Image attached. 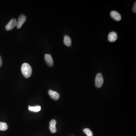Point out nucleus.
<instances>
[{"mask_svg": "<svg viewBox=\"0 0 136 136\" xmlns=\"http://www.w3.org/2000/svg\"><path fill=\"white\" fill-rule=\"evenodd\" d=\"M22 73L25 78H30L32 73V69L31 67L27 63H23L21 67Z\"/></svg>", "mask_w": 136, "mask_h": 136, "instance_id": "nucleus-1", "label": "nucleus"}, {"mask_svg": "<svg viewBox=\"0 0 136 136\" xmlns=\"http://www.w3.org/2000/svg\"><path fill=\"white\" fill-rule=\"evenodd\" d=\"M95 85L98 88L102 87L104 83V79L103 75L101 73L97 74L95 79Z\"/></svg>", "mask_w": 136, "mask_h": 136, "instance_id": "nucleus-2", "label": "nucleus"}, {"mask_svg": "<svg viewBox=\"0 0 136 136\" xmlns=\"http://www.w3.org/2000/svg\"><path fill=\"white\" fill-rule=\"evenodd\" d=\"M17 23V21L16 19H11L5 27L6 30L9 31V30H11L13 29L14 27L16 26Z\"/></svg>", "mask_w": 136, "mask_h": 136, "instance_id": "nucleus-3", "label": "nucleus"}, {"mask_svg": "<svg viewBox=\"0 0 136 136\" xmlns=\"http://www.w3.org/2000/svg\"><path fill=\"white\" fill-rule=\"evenodd\" d=\"M27 20V17L25 15L21 14L19 18L18 21L17 22V26L18 29L21 28L23 23L25 22Z\"/></svg>", "mask_w": 136, "mask_h": 136, "instance_id": "nucleus-4", "label": "nucleus"}, {"mask_svg": "<svg viewBox=\"0 0 136 136\" xmlns=\"http://www.w3.org/2000/svg\"><path fill=\"white\" fill-rule=\"evenodd\" d=\"M110 15L111 17L116 21H120L121 19V15L118 12L116 11H112L110 13Z\"/></svg>", "mask_w": 136, "mask_h": 136, "instance_id": "nucleus-5", "label": "nucleus"}, {"mask_svg": "<svg viewBox=\"0 0 136 136\" xmlns=\"http://www.w3.org/2000/svg\"><path fill=\"white\" fill-rule=\"evenodd\" d=\"M45 59L48 65L51 67L53 66V61L50 54H45Z\"/></svg>", "mask_w": 136, "mask_h": 136, "instance_id": "nucleus-6", "label": "nucleus"}, {"mask_svg": "<svg viewBox=\"0 0 136 136\" xmlns=\"http://www.w3.org/2000/svg\"><path fill=\"white\" fill-rule=\"evenodd\" d=\"M118 36L116 33L115 31L110 32L108 36V39L109 41L110 42H114L116 41L117 39Z\"/></svg>", "mask_w": 136, "mask_h": 136, "instance_id": "nucleus-7", "label": "nucleus"}, {"mask_svg": "<svg viewBox=\"0 0 136 136\" xmlns=\"http://www.w3.org/2000/svg\"><path fill=\"white\" fill-rule=\"evenodd\" d=\"M49 94L51 98L54 100H57L60 98L59 94L55 91L50 90L49 91Z\"/></svg>", "mask_w": 136, "mask_h": 136, "instance_id": "nucleus-8", "label": "nucleus"}, {"mask_svg": "<svg viewBox=\"0 0 136 136\" xmlns=\"http://www.w3.org/2000/svg\"><path fill=\"white\" fill-rule=\"evenodd\" d=\"M56 121L54 119H52L50 121L49 129H50L52 133H55L57 131V129L56 127Z\"/></svg>", "mask_w": 136, "mask_h": 136, "instance_id": "nucleus-9", "label": "nucleus"}, {"mask_svg": "<svg viewBox=\"0 0 136 136\" xmlns=\"http://www.w3.org/2000/svg\"><path fill=\"white\" fill-rule=\"evenodd\" d=\"M63 42L64 44L67 47H70L72 45V40L69 36L65 35L64 37Z\"/></svg>", "mask_w": 136, "mask_h": 136, "instance_id": "nucleus-10", "label": "nucleus"}, {"mask_svg": "<svg viewBox=\"0 0 136 136\" xmlns=\"http://www.w3.org/2000/svg\"><path fill=\"white\" fill-rule=\"evenodd\" d=\"M8 126L6 123L0 122V130L5 131L8 129Z\"/></svg>", "mask_w": 136, "mask_h": 136, "instance_id": "nucleus-11", "label": "nucleus"}, {"mask_svg": "<svg viewBox=\"0 0 136 136\" xmlns=\"http://www.w3.org/2000/svg\"><path fill=\"white\" fill-rule=\"evenodd\" d=\"M29 109L31 111L34 112H38L40 111L41 107L40 106H35V107H30L29 106Z\"/></svg>", "mask_w": 136, "mask_h": 136, "instance_id": "nucleus-12", "label": "nucleus"}, {"mask_svg": "<svg viewBox=\"0 0 136 136\" xmlns=\"http://www.w3.org/2000/svg\"><path fill=\"white\" fill-rule=\"evenodd\" d=\"M84 132L87 135V136H93V134L92 132L91 131L90 129L86 128L84 129Z\"/></svg>", "mask_w": 136, "mask_h": 136, "instance_id": "nucleus-13", "label": "nucleus"}, {"mask_svg": "<svg viewBox=\"0 0 136 136\" xmlns=\"http://www.w3.org/2000/svg\"><path fill=\"white\" fill-rule=\"evenodd\" d=\"M133 11L134 13H136V2H135L134 4V7L133 8Z\"/></svg>", "mask_w": 136, "mask_h": 136, "instance_id": "nucleus-14", "label": "nucleus"}, {"mask_svg": "<svg viewBox=\"0 0 136 136\" xmlns=\"http://www.w3.org/2000/svg\"><path fill=\"white\" fill-rule=\"evenodd\" d=\"M2 60L1 56H0V67L2 66Z\"/></svg>", "mask_w": 136, "mask_h": 136, "instance_id": "nucleus-15", "label": "nucleus"}]
</instances>
